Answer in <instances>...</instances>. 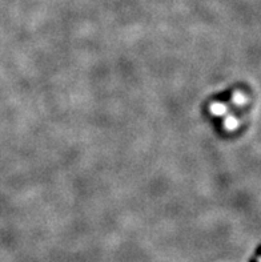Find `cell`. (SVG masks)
Masks as SVG:
<instances>
[{
  "instance_id": "obj_4",
  "label": "cell",
  "mask_w": 261,
  "mask_h": 262,
  "mask_svg": "<svg viewBox=\"0 0 261 262\" xmlns=\"http://www.w3.org/2000/svg\"><path fill=\"white\" fill-rule=\"evenodd\" d=\"M249 262H257V259H252V261H249Z\"/></svg>"
},
{
  "instance_id": "obj_3",
  "label": "cell",
  "mask_w": 261,
  "mask_h": 262,
  "mask_svg": "<svg viewBox=\"0 0 261 262\" xmlns=\"http://www.w3.org/2000/svg\"><path fill=\"white\" fill-rule=\"evenodd\" d=\"M236 101H237L238 104L244 103V101H245L244 95H242V93H237V95H236Z\"/></svg>"
},
{
  "instance_id": "obj_2",
  "label": "cell",
  "mask_w": 261,
  "mask_h": 262,
  "mask_svg": "<svg viewBox=\"0 0 261 262\" xmlns=\"http://www.w3.org/2000/svg\"><path fill=\"white\" fill-rule=\"evenodd\" d=\"M225 124H227V128H231V129L236 128V125H237V123H236V120L233 119V117H229Z\"/></svg>"
},
{
  "instance_id": "obj_1",
  "label": "cell",
  "mask_w": 261,
  "mask_h": 262,
  "mask_svg": "<svg viewBox=\"0 0 261 262\" xmlns=\"http://www.w3.org/2000/svg\"><path fill=\"white\" fill-rule=\"evenodd\" d=\"M212 111H213L216 115H222V113L225 111V108L223 104H213V105H212Z\"/></svg>"
}]
</instances>
